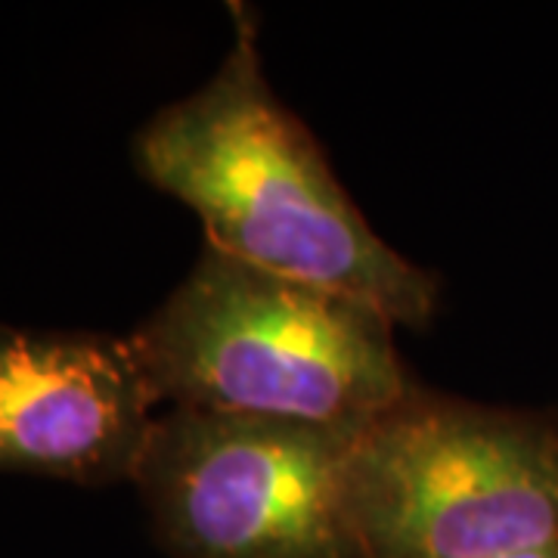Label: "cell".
<instances>
[{
  "mask_svg": "<svg viewBox=\"0 0 558 558\" xmlns=\"http://www.w3.org/2000/svg\"><path fill=\"white\" fill-rule=\"evenodd\" d=\"M502 558H558V543H553V546H539V549H527V553H512V556Z\"/></svg>",
  "mask_w": 558,
  "mask_h": 558,
  "instance_id": "obj_6",
  "label": "cell"
},
{
  "mask_svg": "<svg viewBox=\"0 0 558 558\" xmlns=\"http://www.w3.org/2000/svg\"><path fill=\"white\" fill-rule=\"evenodd\" d=\"M159 413L128 336L0 323V472L131 484Z\"/></svg>",
  "mask_w": 558,
  "mask_h": 558,
  "instance_id": "obj_5",
  "label": "cell"
},
{
  "mask_svg": "<svg viewBox=\"0 0 558 558\" xmlns=\"http://www.w3.org/2000/svg\"><path fill=\"white\" fill-rule=\"evenodd\" d=\"M366 301L215 248L128 336L161 407L363 428L416 385Z\"/></svg>",
  "mask_w": 558,
  "mask_h": 558,
  "instance_id": "obj_2",
  "label": "cell"
},
{
  "mask_svg": "<svg viewBox=\"0 0 558 558\" xmlns=\"http://www.w3.org/2000/svg\"><path fill=\"white\" fill-rule=\"evenodd\" d=\"M233 10L218 72L137 131L140 178L199 218L205 248L366 301L395 326H425L438 311L435 274L366 223L307 124L274 94L255 16Z\"/></svg>",
  "mask_w": 558,
  "mask_h": 558,
  "instance_id": "obj_1",
  "label": "cell"
},
{
  "mask_svg": "<svg viewBox=\"0 0 558 558\" xmlns=\"http://www.w3.org/2000/svg\"><path fill=\"white\" fill-rule=\"evenodd\" d=\"M354 435L165 407L131 484L174 558H357L344 497Z\"/></svg>",
  "mask_w": 558,
  "mask_h": 558,
  "instance_id": "obj_4",
  "label": "cell"
},
{
  "mask_svg": "<svg viewBox=\"0 0 558 558\" xmlns=\"http://www.w3.org/2000/svg\"><path fill=\"white\" fill-rule=\"evenodd\" d=\"M357 558H502L558 543V428L413 388L357 428L348 475Z\"/></svg>",
  "mask_w": 558,
  "mask_h": 558,
  "instance_id": "obj_3",
  "label": "cell"
}]
</instances>
